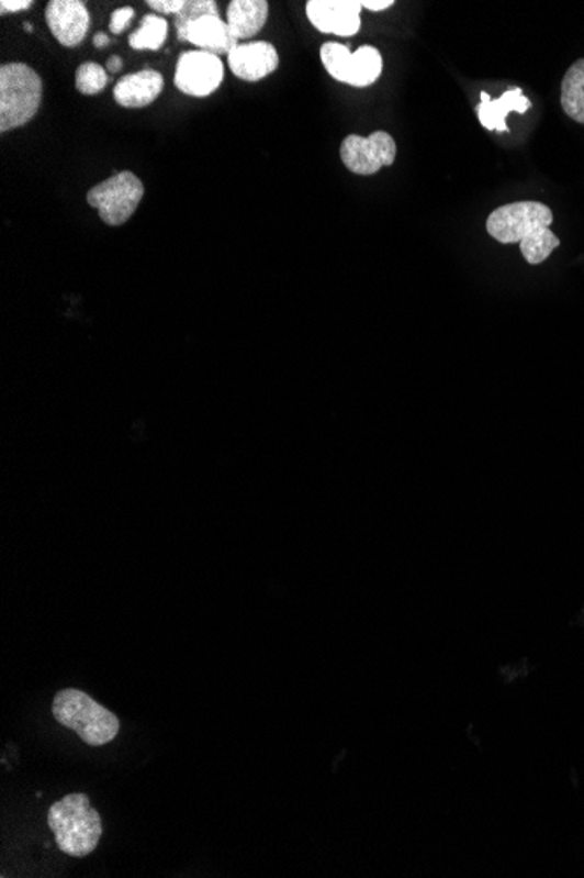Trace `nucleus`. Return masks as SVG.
<instances>
[{"mask_svg":"<svg viewBox=\"0 0 584 878\" xmlns=\"http://www.w3.org/2000/svg\"><path fill=\"white\" fill-rule=\"evenodd\" d=\"M553 211L536 200L501 205L486 218V232L501 244H520L529 265H541L560 246L553 230Z\"/></svg>","mask_w":584,"mask_h":878,"instance_id":"nucleus-1","label":"nucleus"},{"mask_svg":"<svg viewBox=\"0 0 584 878\" xmlns=\"http://www.w3.org/2000/svg\"><path fill=\"white\" fill-rule=\"evenodd\" d=\"M48 824L58 848L67 856H88L96 851L102 836V819L85 792L67 794L53 803Z\"/></svg>","mask_w":584,"mask_h":878,"instance_id":"nucleus-2","label":"nucleus"},{"mask_svg":"<svg viewBox=\"0 0 584 878\" xmlns=\"http://www.w3.org/2000/svg\"><path fill=\"white\" fill-rule=\"evenodd\" d=\"M52 712L56 723L74 730L91 747L109 744L120 733L117 715L97 703L81 689H61L56 692Z\"/></svg>","mask_w":584,"mask_h":878,"instance_id":"nucleus-3","label":"nucleus"},{"mask_svg":"<svg viewBox=\"0 0 584 878\" xmlns=\"http://www.w3.org/2000/svg\"><path fill=\"white\" fill-rule=\"evenodd\" d=\"M43 100L40 74L22 62L0 67V132L32 122Z\"/></svg>","mask_w":584,"mask_h":878,"instance_id":"nucleus-4","label":"nucleus"},{"mask_svg":"<svg viewBox=\"0 0 584 878\" xmlns=\"http://www.w3.org/2000/svg\"><path fill=\"white\" fill-rule=\"evenodd\" d=\"M144 197V185L134 173H117L88 191L87 200L105 225L120 226L134 216Z\"/></svg>","mask_w":584,"mask_h":878,"instance_id":"nucleus-5","label":"nucleus"},{"mask_svg":"<svg viewBox=\"0 0 584 878\" xmlns=\"http://www.w3.org/2000/svg\"><path fill=\"white\" fill-rule=\"evenodd\" d=\"M321 60L333 79L350 87H370L382 76V53L373 46H361L352 53L344 44L326 43L321 48Z\"/></svg>","mask_w":584,"mask_h":878,"instance_id":"nucleus-6","label":"nucleus"},{"mask_svg":"<svg viewBox=\"0 0 584 878\" xmlns=\"http://www.w3.org/2000/svg\"><path fill=\"white\" fill-rule=\"evenodd\" d=\"M341 162L357 176H373L382 167H391L397 155L394 137L389 132L377 131L368 137L347 135L340 147Z\"/></svg>","mask_w":584,"mask_h":878,"instance_id":"nucleus-7","label":"nucleus"},{"mask_svg":"<svg viewBox=\"0 0 584 878\" xmlns=\"http://www.w3.org/2000/svg\"><path fill=\"white\" fill-rule=\"evenodd\" d=\"M224 81V66L214 53L193 49L182 53L177 62L173 85L190 97H209Z\"/></svg>","mask_w":584,"mask_h":878,"instance_id":"nucleus-8","label":"nucleus"},{"mask_svg":"<svg viewBox=\"0 0 584 878\" xmlns=\"http://www.w3.org/2000/svg\"><path fill=\"white\" fill-rule=\"evenodd\" d=\"M361 0H308L306 16L323 34L352 37L361 31Z\"/></svg>","mask_w":584,"mask_h":878,"instance_id":"nucleus-9","label":"nucleus"},{"mask_svg":"<svg viewBox=\"0 0 584 878\" xmlns=\"http://www.w3.org/2000/svg\"><path fill=\"white\" fill-rule=\"evenodd\" d=\"M46 23L61 46L74 48L87 40L91 23L90 11L79 0H52L46 5Z\"/></svg>","mask_w":584,"mask_h":878,"instance_id":"nucleus-10","label":"nucleus"},{"mask_svg":"<svg viewBox=\"0 0 584 878\" xmlns=\"http://www.w3.org/2000/svg\"><path fill=\"white\" fill-rule=\"evenodd\" d=\"M228 66L238 79L256 82L276 73L279 67V53L267 41L237 44L228 55Z\"/></svg>","mask_w":584,"mask_h":878,"instance_id":"nucleus-11","label":"nucleus"},{"mask_svg":"<svg viewBox=\"0 0 584 878\" xmlns=\"http://www.w3.org/2000/svg\"><path fill=\"white\" fill-rule=\"evenodd\" d=\"M177 35L179 40L202 48V52L214 53L217 57L229 55L238 44V41L233 40L228 25L221 20L220 14H205L186 23L177 29Z\"/></svg>","mask_w":584,"mask_h":878,"instance_id":"nucleus-12","label":"nucleus"},{"mask_svg":"<svg viewBox=\"0 0 584 878\" xmlns=\"http://www.w3.org/2000/svg\"><path fill=\"white\" fill-rule=\"evenodd\" d=\"M164 76L158 70L144 69L123 76L114 87V100L121 108L141 109L153 104L164 91Z\"/></svg>","mask_w":584,"mask_h":878,"instance_id":"nucleus-13","label":"nucleus"},{"mask_svg":"<svg viewBox=\"0 0 584 878\" xmlns=\"http://www.w3.org/2000/svg\"><path fill=\"white\" fill-rule=\"evenodd\" d=\"M530 108L532 102L524 96L521 88H512L495 100H492L486 91H482V104L478 105L476 113L486 131L509 132L506 123L507 114H525Z\"/></svg>","mask_w":584,"mask_h":878,"instance_id":"nucleus-14","label":"nucleus"},{"mask_svg":"<svg viewBox=\"0 0 584 878\" xmlns=\"http://www.w3.org/2000/svg\"><path fill=\"white\" fill-rule=\"evenodd\" d=\"M270 5L267 0H233L226 13V25L232 32L233 40H250L267 25Z\"/></svg>","mask_w":584,"mask_h":878,"instance_id":"nucleus-15","label":"nucleus"},{"mask_svg":"<svg viewBox=\"0 0 584 878\" xmlns=\"http://www.w3.org/2000/svg\"><path fill=\"white\" fill-rule=\"evenodd\" d=\"M560 104L572 122L584 125V58L574 62L563 76Z\"/></svg>","mask_w":584,"mask_h":878,"instance_id":"nucleus-16","label":"nucleus"},{"mask_svg":"<svg viewBox=\"0 0 584 878\" xmlns=\"http://www.w3.org/2000/svg\"><path fill=\"white\" fill-rule=\"evenodd\" d=\"M168 37V23L159 14H147L134 34L130 35V46L134 49L158 52Z\"/></svg>","mask_w":584,"mask_h":878,"instance_id":"nucleus-17","label":"nucleus"},{"mask_svg":"<svg viewBox=\"0 0 584 878\" xmlns=\"http://www.w3.org/2000/svg\"><path fill=\"white\" fill-rule=\"evenodd\" d=\"M109 74L96 62H87L76 70V88L82 96H97L108 87Z\"/></svg>","mask_w":584,"mask_h":878,"instance_id":"nucleus-18","label":"nucleus"},{"mask_svg":"<svg viewBox=\"0 0 584 878\" xmlns=\"http://www.w3.org/2000/svg\"><path fill=\"white\" fill-rule=\"evenodd\" d=\"M205 14H220V9L214 0H190V2H186L182 13L177 14L176 29L205 16Z\"/></svg>","mask_w":584,"mask_h":878,"instance_id":"nucleus-19","label":"nucleus"},{"mask_svg":"<svg viewBox=\"0 0 584 878\" xmlns=\"http://www.w3.org/2000/svg\"><path fill=\"white\" fill-rule=\"evenodd\" d=\"M135 11L132 8H120L111 14V23H109V29H111L112 34H121V32H125L128 29L130 23L134 20Z\"/></svg>","mask_w":584,"mask_h":878,"instance_id":"nucleus-20","label":"nucleus"},{"mask_svg":"<svg viewBox=\"0 0 584 878\" xmlns=\"http://www.w3.org/2000/svg\"><path fill=\"white\" fill-rule=\"evenodd\" d=\"M147 5L156 13L176 14L177 16L182 13L186 0H147Z\"/></svg>","mask_w":584,"mask_h":878,"instance_id":"nucleus-21","label":"nucleus"},{"mask_svg":"<svg viewBox=\"0 0 584 878\" xmlns=\"http://www.w3.org/2000/svg\"><path fill=\"white\" fill-rule=\"evenodd\" d=\"M32 5H34L32 0H2V2H0V13H20V11L31 9Z\"/></svg>","mask_w":584,"mask_h":878,"instance_id":"nucleus-22","label":"nucleus"},{"mask_svg":"<svg viewBox=\"0 0 584 878\" xmlns=\"http://www.w3.org/2000/svg\"><path fill=\"white\" fill-rule=\"evenodd\" d=\"M361 4L362 8L379 13V11H385V9L392 8V5H394V0H361Z\"/></svg>","mask_w":584,"mask_h":878,"instance_id":"nucleus-23","label":"nucleus"},{"mask_svg":"<svg viewBox=\"0 0 584 878\" xmlns=\"http://www.w3.org/2000/svg\"><path fill=\"white\" fill-rule=\"evenodd\" d=\"M121 67H123V62H121L120 57H116V55H114V57L109 58L108 60L109 74L120 73Z\"/></svg>","mask_w":584,"mask_h":878,"instance_id":"nucleus-24","label":"nucleus"},{"mask_svg":"<svg viewBox=\"0 0 584 878\" xmlns=\"http://www.w3.org/2000/svg\"><path fill=\"white\" fill-rule=\"evenodd\" d=\"M93 43H96L97 48H105V46L109 44V35L102 34V32H100V34L96 35Z\"/></svg>","mask_w":584,"mask_h":878,"instance_id":"nucleus-25","label":"nucleus"},{"mask_svg":"<svg viewBox=\"0 0 584 878\" xmlns=\"http://www.w3.org/2000/svg\"><path fill=\"white\" fill-rule=\"evenodd\" d=\"M25 31L32 32L31 23H25Z\"/></svg>","mask_w":584,"mask_h":878,"instance_id":"nucleus-26","label":"nucleus"}]
</instances>
